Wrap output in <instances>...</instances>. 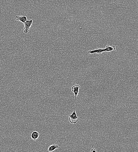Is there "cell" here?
Returning a JSON list of instances; mask_svg holds the SVG:
<instances>
[{
	"label": "cell",
	"mask_w": 138,
	"mask_h": 152,
	"mask_svg": "<svg viewBox=\"0 0 138 152\" xmlns=\"http://www.w3.org/2000/svg\"><path fill=\"white\" fill-rule=\"evenodd\" d=\"M68 117L69 121L70 123L72 124H75L79 121V118L77 116V114H76L75 107H74L73 112L71 115H69Z\"/></svg>",
	"instance_id": "obj_1"
},
{
	"label": "cell",
	"mask_w": 138,
	"mask_h": 152,
	"mask_svg": "<svg viewBox=\"0 0 138 152\" xmlns=\"http://www.w3.org/2000/svg\"><path fill=\"white\" fill-rule=\"evenodd\" d=\"M33 20H27L24 23L25 27L24 28L23 32L25 34H27L29 32V29H30L31 25L33 23Z\"/></svg>",
	"instance_id": "obj_2"
},
{
	"label": "cell",
	"mask_w": 138,
	"mask_h": 152,
	"mask_svg": "<svg viewBox=\"0 0 138 152\" xmlns=\"http://www.w3.org/2000/svg\"><path fill=\"white\" fill-rule=\"evenodd\" d=\"M80 88V86L79 85H74L72 87V91L74 93L75 95V101H76V97L78 95V92H79V89Z\"/></svg>",
	"instance_id": "obj_3"
},
{
	"label": "cell",
	"mask_w": 138,
	"mask_h": 152,
	"mask_svg": "<svg viewBox=\"0 0 138 152\" xmlns=\"http://www.w3.org/2000/svg\"><path fill=\"white\" fill-rule=\"evenodd\" d=\"M104 52V49H97L96 48L94 50H90L88 51V53L89 54H92L94 53H97V54H101Z\"/></svg>",
	"instance_id": "obj_4"
},
{
	"label": "cell",
	"mask_w": 138,
	"mask_h": 152,
	"mask_svg": "<svg viewBox=\"0 0 138 152\" xmlns=\"http://www.w3.org/2000/svg\"><path fill=\"white\" fill-rule=\"evenodd\" d=\"M15 19L17 21H20L24 23L27 20V18L25 16H16Z\"/></svg>",
	"instance_id": "obj_5"
},
{
	"label": "cell",
	"mask_w": 138,
	"mask_h": 152,
	"mask_svg": "<svg viewBox=\"0 0 138 152\" xmlns=\"http://www.w3.org/2000/svg\"><path fill=\"white\" fill-rule=\"evenodd\" d=\"M40 133L37 131H34L31 135V138L33 140H37L40 136Z\"/></svg>",
	"instance_id": "obj_6"
},
{
	"label": "cell",
	"mask_w": 138,
	"mask_h": 152,
	"mask_svg": "<svg viewBox=\"0 0 138 152\" xmlns=\"http://www.w3.org/2000/svg\"><path fill=\"white\" fill-rule=\"evenodd\" d=\"M59 146L56 144H53L48 147V151H53L55 150L56 149L59 148Z\"/></svg>",
	"instance_id": "obj_7"
},
{
	"label": "cell",
	"mask_w": 138,
	"mask_h": 152,
	"mask_svg": "<svg viewBox=\"0 0 138 152\" xmlns=\"http://www.w3.org/2000/svg\"><path fill=\"white\" fill-rule=\"evenodd\" d=\"M116 49L115 46H110L109 45L106 46L105 49H104V52H111L114 50Z\"/></svg>",
	"instance_id": "obj_8"
},
{
	"label": "cell",
	"mask_w": 138,
	"mask_h": 152,
	"mask_svg": "<svg viewBox=\"0 0 138 152\" xmlns=\"http://www.w3.org/2000/svg\"><path fill=\"white\" fill-rule=\"evenodd\" d=\"M91 151L93 152H96L97 151L96 150L94 149V148H93V149H91Z\"/></svg>",
	"instance_id": "obj_9"
}]
</instances>
